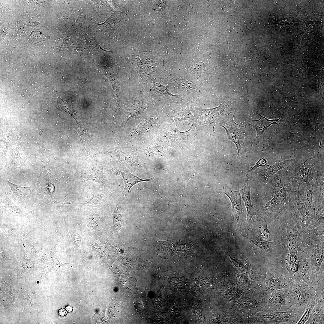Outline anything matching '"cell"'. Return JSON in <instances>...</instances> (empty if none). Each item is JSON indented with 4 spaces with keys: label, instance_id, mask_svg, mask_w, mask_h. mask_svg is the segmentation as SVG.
<instances>
[{
    "label": "cell",
    "instance_id": "cell-1",
    "mask_svg": "<svg viewBox=\"0 0 324 324\" xmlns=\"http://www.w3.org/2000/svg\"><path fill=\"white\" fill-rule=\"evenodd\" d=\"M221 126L226 130L229 139L235 144L238 154H240L245 148L244 143L245 133L243 127L246 125L237 124L233 117L231 122L226 123Z\"/></svg>",
    "mask_w": 324,
    "mask_h": 324
},
{
    "label": "cell",
    "instance_id": "cell-2",
    "mask_svg": "<svg viewBox=\"0 0 324 324\" xmlns=\"http://www.w3.org/2000/svg\"><path fill=\"white\" fill-rule=\"evenodd\" d=\"M220 190L222 193L226 194L229 198L232 205V212L236 221L238 222L242 210L239 191L232 190L226 185H224Z\"/></svg>",
    "mask_w": 324,
    "mask_h": 324
},
{
    "label": "cell",
    "instance_id": "cell-3",
    "mask_svg": "<svg viewBox=\"0 0 324 324\" xmlns=\"http://www.w3.org/2000/svg\"><path fill=\"white\" fill-rule=\"evenodd\" d=\"M186 245L178 242L174 243L170 240L159 241L156 243V251L161 255L166 256L173 254L175 251L184 250H188Z\"/></svg>",
    "mask_w": 324,
    "mask_h": 324
},
{
    "label": "cell",
    "instance_id": "cell-4",
    "mask_svg": "<svg viewBox=\"0 0 324 324\" xmlns=\"http://www.w3.org/2000/svg\"><path fill=\"white\" fill-rule=\"evenodd\" d=\"M294 160V159L287 160L280 158L277 163L266 169L262 170L257 169L256 170L260 179L262 182H263L287 166Z\"/></svg>",
    "mask_w": 324,
    "mask_h": 324
},
{
    "label": "cell",
    "instance_id": "cell-5",
    "mask_svg": "<svg viewBox=\"0 0 324 324\" xmlns=\"http://www.w3.org/2000/svg\"><path fill=\"white\" fill-rule=\"evenodd\" d=\"M250 188L248 178L246 177L244 184L240 190V193L247 210V218L248 219L250 220L257 212V210L254 209L252 205L250 196Z\"/></svg>",
    "mask_w": 324,
    "mask_h": 324
},
{
    "label": "cell",
    "instance_id": "cell-6",
    "mask_svg": "<svg viewBox=\"0 0 324 324\" xmlns=\"http://www.w3.org/2000/svg\"><path fill=\"white\" fill-rule=\"evenodd\" d=\"M224 106L220 105L216 108L211 109H201L205 123L210 127H214L220 114L222 112Z\"/></svg>",
    "mask_w": 324,
    "mask_h": 324
},
{
    "label": "cell",
    "instance_id": "cell-7",
    "mask_svg": "<svg viewBox=\"0 0 324 324\" xmlns=\"http://www.w3.org/2000/svg\"><path fill=\"white\" fill-rule=\"evenodd\" d=\"M260 118L258 120H252L251 125L253 128H254L256 132V139L262 134L264 131L271 125L273 124L278 125L276 122L279 119L275 120H269L260 115Z\"/></svg>",
    "mask_w": 324,
    "mask_h": 324
},
{
    "label": "cell",
    "instance_id": "cell-8",
    "mask_svg": "<svg viewBox=\"0 0 324 324\" xmlns=\"http://www.w3.org/2000/svg\"><path fill=\"white\" fill-rule=\"evenodd\" d=\"M271 181V184L274 188L275 194L278 197L280 200L284 203L286 200H289L290 197H288L287 193L281 182L280 179H277L274 178Z\"/></svg>",
    "mask_w": 324,
    "mask_h": 324
},
{
    "label": "cell",
    "instance_id": "cell-9",
    "mask_svg": "<svg viewBox=\"0 0 324 324\" xmlns=\"http://www.w3.org/2000/svg\"><path fill=\"white\" fill-rule=\"evenodd\" d=\"M280 199L275 194L273 198L264 205L260 207V209L263 211L270 210L274 208Z\"/></svg>",
    "mask_w": 324,
    "mask_h": 324
},
{
    "label": "cell",
    "instance_id": "cell-10",
    "mask_svg": "<svg viewBox=\"0 0 324 324\" xmlns=\"http://www.w3.org/2000/svg\"><path fill=\"white\" fill-rule=\"evenodd\" d=\"M308 188L304 195V201L306 205L308 207L310 206L312 201V194L311 191L309 184H308Z\"/></svg>",
    "mask_w": 324,
    "mask_h": 324
},
{
    "label": "cell",
    "instance_id": "cell-11",
    "mask_svg": "<svg viewBox=\"0 0 324 324\" xmlns=\"http://www.w3.org/2000/svg\"><path fill=\"white\" fill-rule=\"evenodd\" d=\"M266 160L265 159L261 158L257 162L254 166L249 170V171L253 170L260 166H264L266 164Z\"/></svg>",
    "mask_w": 324,
    "mask_h": 324
},
{
    "label": "cell",
    "instance_id": "cell-12",
    "mask_svg": "<svg viewBox=\"0 0 324 324\" xmlns=\"http://www.w3.org/2000/svg\"><path fill=\"white\" fill-rule=\"evenodd\" d=\"M67 313V311L65 309L62 308L60 310L58 311V314L62 316L65 315Z\"/></svg>",
    "mask_w": 324,
    "mask_h": 324
},
{
    "label": "cell",
    "instance_id": "cell-13",
    "mask_svg": "<svg viewBox=\"0 0 324 324\" xmlns=\"http://www.w3.org/2000/svg\"><path fill=\"white\" fill-rule=\"evenodd\" d=\"M66 309L69 312H70L72 311V308L70 306H68L66 308Z\"/></svg>",
    "mask_w": 324,
    "mask_h": 324
},
{
    "label": "cell",
    "instance_id": "cell-14",
    "mask_svg": "<svg viewBox=\"0 0 324 324\" xmlns=\"http://www.w3.org/2000/svg\"><path fill=\"white\" fill-rule=\"evenodd\" d=\"M296 37H297V35H296Z\"/></svg>",
    "mask_w": 324,
    "mask_h": 324
},
{
    "label": "cell",
    "instance_id": "cell-15",
    "mask_svg": "<svg viewBox=\"0 0 324 324\" xmlns=\"http://www.w3.org/2000/svg\"><path fill=\"white\" fill-rule=\"evenodd\" d=\"M91 46V45H90V46Z\"/></svg>",
    "mask_w": 324,
    "mask_h": 324
}]
</instances>
